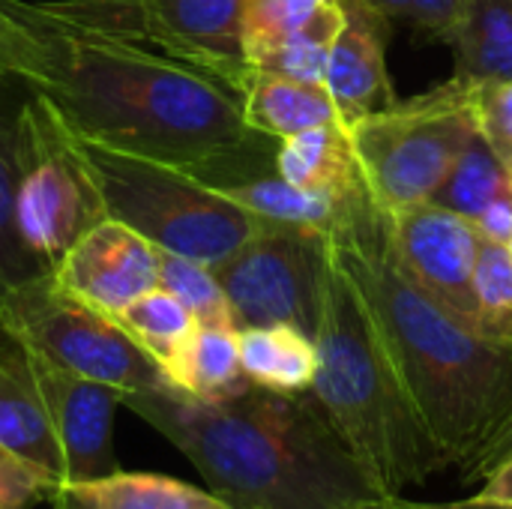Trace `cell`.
<instances>
[{
  "instance_id": "obj_1",
  "label": "cell",
  "mask_w": 512,
  "mask_h": 509,
  "mask_svg": "<svg viewBox=\"0 0 512 509\" xmlns=\"http://www.w3.org/2000/svg\"><path fill=\"white\" fill-rule=\"evenodd\" d=\"M0 75L45 96L99 147L189 174L249 147L243 96L225 78L66 3L0 0Z\"/></svg>"
},
{
  "instance_id": "obj_2",
  "label": "cell",
  "mask_w": 512,
  "mask_h": 509,
  "mask_svg": "<svg viewBox=\"0 0 512 509\" xmlns=\"http://www.w3.org/2000/svg\"><path fill=\"white\" fill-rule=\"evenodd\" d=\"M321 246L369 318L417 420L450 468H465L512 420V342L468 330L402 273L387 216L363 183L336 198Z\"/></svg>"
},
{
  "instance_id": "obj_3",
  "label": "cell",
  "mask_w": 512,
  "mask_h": 509,
  "mask_svg": "<svg viewBox=\"0 0 512 509\" xmlns=\"http://www.w3.org/2000/svg\"><path fill=\"white\" fill-rule=\"evenodd\" d=\"M231 509H354L381 495L312 393L246 387L204 402L174 387L120 393Z\"/></svg>"
},
{
  "instance_id": "obj_4",
  "label": "cell",
  "mask_w": 512,
  "mask_h": 509,
  "mask_svg": "<svg viewBox=\"0 0 512 509\" xmlns=\"http://www.w3.org/2000/svg\"><path fill=\"white\" fill-rule=\"evenodd\" d=\"M315 348L318 372L309 393L381 495H405V489L423 486L450 468L417 420L357 297L327 255Z\"/></svg>"
},
{
  "instance_id": "obj_5",
  "label": "cell",
  "mask_w": 512,
  "mask_h": 509,
  "mask_svg": "<svg viewBox=\"0 0 512 509\" xmlns=\"http://www.w3.org/2000/svg\"><path fill=\"white\" fill-rule=\"evenodd\" d=\"M84 150L108 216L138 231L162 252L216 267L264 225L177 165L87 141Z\"/></svg>"
},
{
  "instance_id": "obj_6",
  "label": "cell",
  "mask_w": 512,
  "mask_h": 509,
  "mask_svg": "<svg viewBox=\"0 0 512 509\" xmlns=\"http://www.w3.org/2000/svg\"><path fill=\"white\" fill-rule=\"evenodd\" d=\"M480 84L453 75L429 93L396 99L390 108L345 126L357 177L384 210L432 201L477 129Z\"/></svg>"
},
{
  "instance_id": "obj_7",
  "label": "cell",
  "mask_w": 512,
  "mask_h": 509,
  "mask_svg": "<svg viewBox=\"0 0 512 509\" xmlns=\"http://www.w3.org/2000/svg\"><path fill=\"white\" fill-rule=\"evenodd\" d=\"M108 219L84 141L30 93L15 108V225L24 246L54 270L63 255Z\"/></svg>"
},
{
  "instance_id": "obj_8",
  "label": "cell",
  "mask_w": 512,
  "mask_h": 509,
  "mask_svg": "<svg viewBox=\"0 0 512 509\" xmlns=\"http://www.w3.org/2000/svg\"><path fill=\"white\" fill-rule=\"evenodd\" d=\"M0 327L57 366L120 393L171 387L159 363L114 315L66 294L51 273L0 300Z\"/></svg>"
},
{
  "instance_id": "obj_9",
  "label": "cell",
  "mask_w": 512,
  "mask_h": 509,
  "mask_svg": "<svg viewBox=\"0 0 512 509\" xmlns=\"http://www.w3.org/2000/svg\"><path fill=\"white\" fill-rule=\"evenodd\" d=\"M237 330L291 324L315 339L321 303V234L264 222L231 258L213 267Z\"/></svg>"
},
{
  "instance_id": "obj_10",
  "label": "cell",
  "mask_w": 512,
  "mask_h": 509,
  "mask_svg": "<svg viewBox=\"0 0 512 509\" xmlns=\"http://www.w3.org/2000/svg\"><path fill=\"white\" fill-rule=\"evenodd\" d=\"M75 15L126 30L219 78L243 96L252 66L243 51V0H63Z\"/></svg>"
},
{
  "instance_id": "obj_11",
  "label": "cell",
  "mask_w": 512,
  "mask_h": 509,
  "mask_svg": "<svg viewBox=\"0 0 512 509\" xmlns=\"http://www.w3.org/2000/svg\"><path fill=\"white\" fill-rule=\"evenodd\" d=\"M384 216L402 273L450 318L480 333L474 270L483 237L477 225L435 201Z\"/></svg>"
},
{
  "instance_id": "obj_12",
  "label": "cell",
  "mask_w": 512,
  "mask_h": 509,
  "mask_svg": "<svg viewBox=\"0 0 512 509\" xmlns=\"http://www.w3.org/2000/svg\"><path fill=\"white\" fill-rule=\"evenodd\" d=\"M21 345L24 366L33 387L48 411L51 429L63 456V477L69 483H87L120 471L114 456V408L120 405V390L99 384L93 378L75 375L39 351Z\"/></svg>"
},
{
  "instance_id": "obj_13",
  "label": "cell",
  "mask_w": 512,
  "mask_h": 509,
  "mask_svg": "<svg viewBox=\"0 0 512 509\" xmlns=\"http://www.w3.org/2000/svg\"><path fill=\"white\" fill-rule=\"evenodd\" d=\"M51 276L66 294L117 318L159 285V249L108 216L63 255Z\"/></svg>"
},
{
  "instance_id": "obj_14",
  "label": "cell",
  "mask_w": 512,
  "mask_h": 509,
  "mask_svg": "<svg viewBox=\"0 0 512 509\" xmlns=\"http://www.w3.org/2000/svg\"><path fill=\"white\" fill-rule=\"evenodd\" d=\"M345 27L339 30L324 84L336 102L339 123L348 126L366 114L390 108L399 96L387 75V39L393 18L369 0H342Z\"/></svg>"
},
{
  "instance_id": "obj_15",
  "label": "cell",
  "mask_w": 512,
  "mask_h": 509,
  "mask_svg": "<svg viewBox=\"0 0 512 509\" xmlns=\"http://www.w3.org/2000/svg\"><path fill=\"white\" fill-rule=\"evenodd\" d=\"M0 450L27 462L60 492L66 486L63 456L48 411L24 366L21 345L0 327Z\"/></svg>"
},
{
  "instance_id": "obj_16",
  "label": "cell",
  "mask_w": 512,
  "mask_h": 509,
  "mask_svg": "<svg viewBox=\"0 0 512 509\" xmlns=\"http://www.w3.org/2000/svg\"><path fill=\"white\" fill-rule=\"evenodd\" d=\"M243 117L252 132L279 141L315 126L339 123V111L327 84L297 81L258 69L243 90Z\"/></svg>"
},
{
  "instance_id": "obj_17",
  "label": "cell",
  "mask_w": 512,
  "mask_h": 509,
  "mask_svg": "<svg viewBox=\"0 0 512 509\" xmlns=\"http://www.w3.org/2000/svg\"><path fill=\"white\" fill-rule=\"evenodd\" d=\"M54 509H231L210 489L162 474L114 471L99 480L69 483L54 495Z\"/></svg>"
},
{
  "instance_id": "obj_18",
  "label": "cell",
  "mask_w": 512,
  "mask_h": 509,
  "mask_svg": "<svg viewBox=\"0 0 512 509\" xmlns=\"http://www.w3.org/2000/svg\"><path fill=\"white\" fill-rule=\"evenodd\" d=\"M276 171L297 189L309 195L339 198L345 195L357 177L354 153L342 123H327L306 129L279 141L276 147Z\"/></svg>"
},
{
  "instance_id": "obj_19",
  "label": "cell",
  "mask_w": 512,
  "mask_h": 509,
  "mask_svg": "<svg viewBox=\"0 0 512 509\" xmlns=\"http://www.w3.org/2000/svg\"><path fill=\"white\" fill-rule=\"evenodd\" d=\"M165 378L174 390L204 402L243 393L252 381L240 363V330L198 324L177 360L165 369Z\"/></svg>"
},
{
  "instance_id": "obj_20",
  "label": "cell",
  "mask_w": 512,
  "mask_h": 509,
  "mask_svg": "<svg viewBox=\"0 0 512 509\" xmlns=\"http://www.w3.org/2000/svg\"><path fill=\"white\" fill-rule=\"evenodd\" d=\"M240 363L255 387L276 393H309L318 372V348L309 333L291 324L243 327Z\"/></svg>"
},
{
  "instance_id": "obj_21",
  "label": "cell",
  "mask_w": 512,
  "mask_h": 509,
  "mask_svg": "<svg viewBox=\"0 0 512 509\" xmlns=\"http://www.w3.org/2000/svg\"><path fill=\"white\" fill-rule=\"evenodd\" d=\"M447 45L459 78L512 81V0H465L462 24Z\"/></svg>"
},
{
  "instance_id": "obj_22",
  "label": "cell",
  "mask_w": 512,
  "mask_h": 509,
  "mask_svg": "<svg viewBox=\"0 0 512 509\" xmlns=\"http://www.w3.org/2000/svg\"><path fill=\"white\" fill-rule=\"evenodd\" d=\"M342 27H345L342 0H324L315 6L312 18L294 36H288L282 45L267 51L255 63V69L285 75V78H297V81L324 84L330 51H333V42H336Z\"/></svg>"
},
{
  "instance_id": "obj_23",
  "label": "cell",
  "mask_w": 512,
  "mask_h": 509,
  "mask_svg": "<svg viewBox=\"0 0 512 509\" xmlns=\"http://www.w3.org/2000/svg\"><path fill=\"white\" fill-rule=\"evenodd\" d=\"M117 321L159 363L162 372L177 360V354L183 351L189 336L198 330L195 315L174 294H168L159 285L153 291L141 294L138 300H132L117 315Z\"/></svg>"
},
{
  "instance_id": "obj_24",
  "label": "cell",
  "mask_w": 512,
  "mask_h": 509,
  "mask_svg": "<svg viewBox=\"0 0 512 509\" xmlns=\"http://www.w3.org/2000/svg\"><path fill=\"white\" fill-rule=\"evenodd\" d=\"M504 192H510V174L492 153L486 138L477 132L453 162L432 201L474 222Z\"/></svg>"
},
{
  "instance_id": "obj_25",
  "label": "cell",
  "mask_w": 512,
  "mask_h": 509,
  "mask_svg": "<svg viewBox=\"0 0 512 509\" xmlns=\"http://www.w3.org/2000/svg\"><path fill=\"white\" fill-rule=\"evenodd\" d=\"M45 273L15 225V114L0 108V300Z\"/></svg>"
},
{
  "instance_id": "obj_26",
  "label": "cell",
  "mask_w": 512,
  "mask_h": 509,
  "mask_svg": "<svg viewBox=\"0 0 512 509\" xmlns=\"http://www.w3.org/2000/svg\"><path fill=\"white\" fill-rule=\"evenodd\" d=\"M159 288L174 294L201 327H234V312L213 267L159 249Z\"/></svg>"
},
{
  "instance_id": "obj_27",
  "label": "cell",
  "mask_w": 512,
  "mask_h": 509,
  "mask_svg": "<svg viewBox=\"0 0 512 509\" xmlns=\"http://www.w3.org/2000/svg\"><path fill=\"white\" fill-rule=\"evenodd\" d=\"M474 291L480 333L498 342H512V258L507 246L480 240Z\"/></svg>"
},
{
  "instance_id": "obj_28",
  "label": "cell",
  "mask_w": 512,
  "mask_h": 509,
  "mask_svg": "<svg viewBox=\"0 0 512 509\" xmlns=\"http://www.w3.org/2000/svg\"><path fill=\"white\" fill-rule=\"evenodd\" d=\"M324 0H243V51L249 66L294 36Z\"/></svg>"
},
{
  "instance_id": "obj_29",
  "label": "cell",
  "mask_w": 512,
  "mask_h": 509,
  "mask_svg": "<svg viewBox=\"0 0 512 509\" xmlns=\"http://www.w3.org/2000/svg\"><path fill=\"white\" fill-rule=\"evenodd\" d=\"M477 129L512 177V81L480 84Z\"/></svg>"
},
{
  "instance_id": "obj_30",
  "label": "cell",
  "mask_w": 512,
  "mask_h": 509,
  "mask_svg": "<svg viewBox=\"0 0 512 509\" xmlns=\"http://www.w3.org/2000/svg\"><path fill=\"white\" fill-rule=\"evenodd\" d=\"M57 489L27 462L0 450V509H33L42 501H54Z\"/></svg>"
},
{
  "instance_id": "obj_31",
  "label": "cell",
  "mask_w": 512,
  "mask_h": 509,
  "mask_svg": "<svg viewBox=\"0 0 512 509\" xmlns=\"http://www.w3.org/2000/svg\"><path fill=\"white\" fill-rule=\"evenodd\" d=\"M465 0H411V24L426 39L450 42L462 24Z\"/></svg>"
},
{
  "instance_id": "obj_32",
  "label": "cell",
  "mask_w": 512,
  "mask_h": 509,
  "mask_svg": "<svg viewBox=\"0 0 512 509\" xmlns=\"http://www.w3.org/2000/svg\"><path fill=\"white\" fill-rule=\"evenodd\" d=\"M477 231L483 240L498 243V246H510L512 240V192L498 195L477 219H474Z\"/></svg>"
},
{
  "instance_id": "obj_33",
  "label": "cell",
  "mask_w": 512,
  "mask_h": 509,
  "mask_svg": "<svg viewBox=\"0 0 512 509\" xmlns=\"http://www.w3.org/2000/svg\"><path fill=\"white\" fill-rule=\"evenodd\" d=\"M507 456H512V420L465 465V468H459V474H462V483H477V480H483L498 462H504Z\"/></svg>"
},
{
  "instance_id": "obj_34",
  "label": "cell",
  "mask_w": 512,
  "mask_h": 509,
  "mask_svg": "<svg viewBox=\"0 0 512 509\" xmlns=\"http://www.w3.org/2000/svg\"><path fill=\"white\" fill-rule=\"evenodd\" d=\"M354 509H512L504 504H486L477 498H465V501H447V504H429V501H411L405 495H375L360 501Z\"/></svg>"
},
{
  "instance_id": "obj_35",
  "label": "cell",
  "mask_w": 512,
  "mask_h": 509,
  "mask_svg": "<svg viewBox=\"0 0 512 509\" xmlns=\"http://www.w3.org/2000/svg\"><path fill=\"white\" fill-rule=\"evenodd\" d=\"M477 501H486V504H504L512 507V456H507L504 462H498L486 477H483V486L477 495H471Z\"/></svg>"
},
{
  "instance_id": "obj_36",
  "label": "cell",
  "mask_w": 512,
  "mask_h": 509,
  "mask_svg": "<svg viewBox=\"0 0 512 509\" xmlns=\"http://www.w3.org/2000/svg\"><path fill=\"white\" fill-rule=\"evenodd\" d=\"M507 249H510V258H512V240H510V246H507Z\"/></svg>"
},
{
  "instance_id": "obj_37",
  "label": "cell",
  "mask_w": 512,
  "mask_h": 509,
  "mask_svg": "<svg viewBox=\"0 0 512 509\" xmlns=\"http://www.w3.org/2000/svg\"><path fill=\"white\" fill-rule=\"evenodd\" d=\"M3 81H6V78H3V75H0V84H3Z\"/></svg>"
},
{
  "instance_id": "obj_38",
  "label": "cell",
  "mask_w": 512,
  "mask_h": 509,
  "mask_svg": "<svg viewBox=\"0 0 512 509\" xmlns=\"http://www.w3.org/2000/svg\"><path fill=\"white\" fill-rule=\"evenodd\" d=\"M510 192H512V177H510Z\"/></svg>"
}]
</instances>
